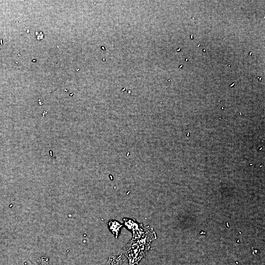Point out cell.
Segmentation results:
<instances>
[{
  "label": "cell",
  "mask_w": 265,
  "mask_h": 265,
  "mask_svg": "<svg viewBox=\"0 0 265 265\" xmlns=\"http://www.w3.org/2000/svg\"><path fill=\"white\" fill-rule=\"evenodd\" d=\"M128 228L132 230V239L124 247V253L129 261L130 265L138 264L147 253L151 242L156 238L153 229L143 227L131 220H124Z\"/></svg>",
  "instance_id": "cell-1"
},
{
  "label": "cell",
  "mask_w": 265,
  "mask_h": 265,
  "mask_svg": "<svg viewBox=\"0 0 265 265\" xmlns=\"http://www.w3.org/2000/svg\"><path fill=\"white\" fill-rule=\"evenodd\" d=\"M122 258L121 256H114L109 258L106 265H121Z\"/></svg>",
  "instance_id": "cell-2"
},
{
  "label": "cell",
  "mask_w": 265,
  "mask_h": 265,
  "mask_svg": "<svg viewBox=\"0 0 265 265\" xmlns=\"http://www.w3.org/2000/svg\"><path fill=\"white\" fill-rule=\"evenodd\" d=\"M108 224L109 225L110 229L111 230L113 234L115 235L116 237H117L118 233L119 231V229L122 226L119 223L117 222H110Z\"/></svg>",
  "instance_id": "cell-3"
},
{
  "label": "cell",
  "mask_w": 265,
  "mask_h": 265,
  "mask_svg": "<svg viewBox=\"0 0 265 265\" xmlns=\"http://www.w3.org/2000/svg\"><path fill=\"white\" fill-rule=\"evenodd\" d=\"M48 263V260L47 258H42L40 259V265H47Z\"/></svg>",
  "instance_id": "cell-4"
}]
</instances>
